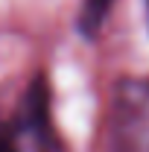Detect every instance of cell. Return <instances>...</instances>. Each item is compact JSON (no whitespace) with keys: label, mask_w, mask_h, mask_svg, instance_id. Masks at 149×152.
Instances as JSON below:
<instances>
[{"label":"cell","mask_w":149,"mask_h":152,"mask_svg":"<svg viewBox=\"0 0 149 152\" xmlns=\"http://www.w3.org/2000/svg\"><path fill=\"white\" fill-rule=\"evenodd\" d=\"M105 152H149V76H120L108 91Z\"/></svg>","instance_id":"cell-1"},{"label":"cell","mask_w":149,"mask_h":152,"mask_svg":"<svg viewBox=\"0 0 149 152\" xmlns=\"http://www.w3.org/2000/svg\"><path fill=\"white\" fill-rule=\"evenodd\" d=\"M0 152H61L50 114V85L38 76L9 120L0 123Z\"/></svg>","instance_id":"cell-2"},{"label":"cell","mask_w":149,"mask_h":152,"mask_svg":"<svg viewBox=\"0 0 149 152\" xmlns=\"http://www.w3.org/2000/svg\"><path fill=\"white\" fill-rule=\"evenodd\" d=\"M114 0H82L79 6V18H76V26L85 38H96L105 26V18L111 12Z\"/></svg>","instance_id":"cell-3"},{"label":"cell","mask_w":149,"mask_h":152,"mask_svg":"<svg viewBox=\"0 0 149 152\" xmlns=\"http://www.w3.org/2000/svg\"><path fill=\"white\" fill-rule=\"evenodd\" d=\"M146 15H149V0H146Z\"/></svg>","instance_id":"cell-4"}]
</instances>
